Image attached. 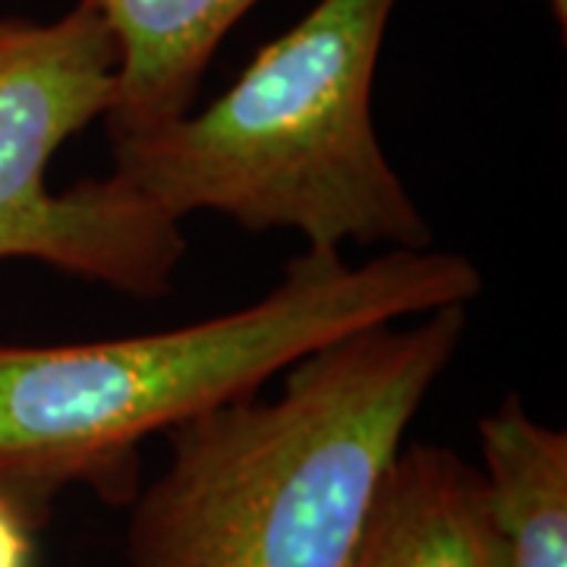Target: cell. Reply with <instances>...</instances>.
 I'll list each match as a JSON object with an SVG mask.
<instances>
[{"instance_id":"obj_1","label":"cell","mask_w":567,"mask_h":567,"mask_svg":"<svg viewBox=\"0 0 567 567\" xmlns=\"http://www.w3.org/2000/svg\"><path fill=\"white\" fill-rule=\"evenodd\" d=\"M480 293L483 275L461 252L385 249L350 265L341 249L306 246L262 300L224 316L92 344H0V498L35 529L70 486L130 505L145 439L259 398L347 334Z\"/></svg>"},{"instance_id":"obj_2","label":"cell","mask_w":567,"mask_h":567,"mask_svg":"<svg viewBox=\"0 0 567 567\" xmlns=\"http://www.w3.org/2000/svg\"><path fill=\"white\" fill-rule=\"evenodd\" d=\"M464 331L466 306L365 328L290 365L275 401L171 429L123 567H344Z\"/></svg>"},{"instance_id":"obj_3","label":"cell","mask_w":567,"mask_h":567,"mask_svg":"<svg viewBox=\"0 0 567 567\" xmlns=\"http://www.w3.org/2000/svg\"><path fill=\"white\" fill-rule=\"evenodd\" d=\"M398 0H319L203 107L114 140V177L183 221L297 230L306 246L429 249L432 227L388 162L372 85Z\"/></svg>"},{"instance_id":"obj_4","label":"cell","mask_w":567,"mask_h":567,"mask_svg":"<svg viewBox=\"0 0 567 567\" xmlns=\"http://www.w3.org/2000/svg\"><path fill=\"white\" fill-rule=\"evenodd\" d=\"M114 95L117 44L95 0L54 22L0 17V259L155 300L186 256L181 221L114 174L48 186L63 142L107 117Z\"/></svg>"},{"instance_id":"obj_5","label":"cell","mask_w":567,"mask_h":567,"mask_svg":"<svg viewBox=\"0 0 567 567\" xmlns=\"http://www.w3.org/2000/svg\"><path fill=\"white\" fill-rule=\"evenodd\" d=\"M344 567H505L480 466L445 445L404 442Z\"/></svg>"},{"instance_id":"obj_6","label":"cell","mask_w":567,"mask_h":567,"mask_svg":"<svg viewBox=\"0 0 567 567\" xmlns=\"http://www.w3.org/2000/svg\"><path fill=\"white\" fill-rule=\"evenodd\" d=\"M117 44L107 136L126 140L193 111L227 32L259 0H95Z\"/></svg>"},{"instance_id":"obj_7","label":"cell","mask_w":567,"mask_h":567,"mask_svg":"<svg viewBox=\"0 0 567 567\" xmlns=\"http://www.w3.org/2000/svg\"><path fill=\"white\" fill-rule=\"evenodd\" d=\"M483 486L505 567H567V435L507 394L480 423Z\"/></svg>"},{"instance_id":"obj_8","label":"cell","mask_w":567,"mask_h":567,"mask_svg":"<svg viewBox=\"0 0 567 567\" xmlns=\"http://www.w3.org/2000/svg\"><path fill=\"white\" fill-rule=\"evenodd\" d=\"M35 527L0 498V567H35Z\"/></svg>"},{"instance_id":"obj_9","label":"cell","mask_w":567,"mask_h":567,"mask_svg":"<svg viewBox=\"0 0 567 567\" xmlns=\"http://www.w3.org/2000/svg\"><path fill=\"white\" fill-rule=\"evenodd\" d=\"M548 10H551V20L558 22V29H561V35H565V29H567V0H548Z\"/></svg>"}]
</instances>
